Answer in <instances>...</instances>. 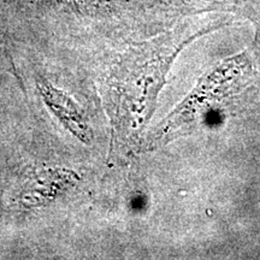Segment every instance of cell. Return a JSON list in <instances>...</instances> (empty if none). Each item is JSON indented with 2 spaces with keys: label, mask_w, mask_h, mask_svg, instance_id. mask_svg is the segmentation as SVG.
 I'll list each match as a JSON object with an SVG mask.
<instances>
[{
  "label": "cell",
  "mask_w": 260,
  "mask_h": 260,
  "mask_svg": "<svg viewBox=\"0 0 260 260\" xmlns=\"http://www.w3.org/2000/svg\"><path fill=\"white\" fill-rule=\"evenodd\" d=\"M230 22L222 16L189 18L157 37L135 42L117 58L104 94L113 148L129 151L142 140L178 54L197 39Z\"/></svg>",
  "instance_id": "1"
},
{
  "label": "cell",
  "mask_w": 260,
  "mask_h": 260,
  "mask_svg": "<svg viewBox=\"0 0 260 260\" xmlns=\"http://www.w3.org/2000/svg\"><path fill=\"white\" fill-rule=\"evenodd\" d=\"M260 92L259 61L253 48L228 57L204 74L144 139L145 151L165 147L200 130L219 128L246 111Z\"/></svg>",
  "instance_id": "2"
},
{
  "label": "cell",
  "mask_w": 260,
  "mask_h": 260,
  "mask_svg": "<svg viewBox=\"0 0 260 260\" xmlns=\"http://www.w3.org/2000/svg\"><path fill=\"white\" fill-rule=\"evenodd\" d=\"M37 87L45 105L57 121L82 144H92L94 133L80 106L64 90L53 86L46 77H40Z\"/></svg>",
  "instance_id": "3"
},
{
  "label": "cell",
  "mask_w": 260,
  "mask_h": 260,
  "mask_svg": "<svg viewBox=\"0 0 260 260\" xmlns=\"http://www.w3.org/2000/svg\"><path fill=\"white\" fill-rule=\"evenodd\" d=\"M249 19L254 23L255 25V40H254V46H253V51H254V54L256 59L260 60V0L258 5L255 6L254 11L252 12L251 17Z\"/></svg>",
  "instance_id": "4"
}]
</instances>
